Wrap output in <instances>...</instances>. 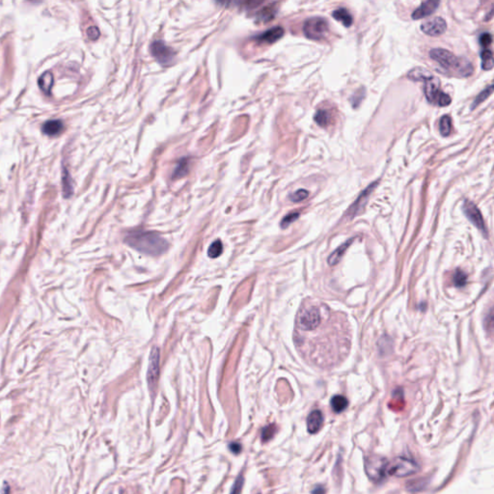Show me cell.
I'll return each mask as SVG.
<instances>
[{"instance_id": "cell-1", "label": "cell", "mask_w": 494, "mask_h": 494, "mask_svg": "<svg viewBox=\"0 0 494 494\" xmlns=\"http://www.w3.org/2000/svg\"><path fill=\"white\" fill-rule=\"evenodd\" d=\"M296 342L300 353L313 364L334 366L350 351L349 323L343 316L319 302L303 304L296 322Z\"/></svg>"}, {"instance_id": "cell-2", "label": "cell", "mask_w": 494, "mask_h": 494, "mask_svg": "<svg viewBox=\"0 0 494 494\" xmlns=\"http://www.w3.org/2000/svg\"><path fill=\"white\" fill-rule=\"evenodd\" d=\"M125 241L133 249L152 256L163 254L168 248L166 240L155 232H132L127 234Z\"/></svg>"}, {"instance_id": "cell-3", "label": "cell", "mask_w": 494, "mask_h": 494, "mask_svg": "<svg viewBox=\"0 0 494 494\" xmlns=\"http://www.w3.org/2000/svg\"><path fill=\"white\" fill-rule=\"evenodd\" d=\"M430 56L448 72L461 77H468L473 73V66L465 57L456 56L451 51L444 48H433Z\"/></svg>"}, {"instance_id": "cell-4", "label": "cell", "mask_w": 494, "mask_h": 494, "mask_svg": "<svg viewBox=\"0 0 494 494\" xmlns=\"http://www.w3.org/2000/svg\"><path fill=\"white\" fill-rule=\"evenodd\" d=\"M419 471L418 465L408 458L397 457L391 463H388L386 474L399 478L408 477Z\"/></svg>"}, {"instance_id": "cell-5", "label": "cell", "mask_w": 494, "mask_h": 494, "mask_svg": "<svg viewBox=\"0 0 494 494\" xmlns=\"http://www.w3.org/2000/svg\"><path fill=\"white\" fill-rule=\"evenodd\" d=\"M439 85L440 83H439L438 78L435 77V76L426 80L425 87H424L425 96L428 99V101L431 103L437 104L441 107L448 106L449 104H451L452 99L449 95L445 94L444 92H442L440 90Z\"/></svg>"}, {"instance_id": "cell-6", "label": "cell", "mask_w": 494, "mask_h": 494, "mask_svg": "<svg viewBox=\"0 0 494 494\" xmlns=\"http://www.w3.org/2000/svg\"><path fill=\"white\" fill-rule=\"evenodd\" d=\"M328 22L324 17L314 16L308 18L303 25L304 35L313 41L324 40L328 34Z\"/></svg>"}, {"instance_id": "cell-7", "label": "cell", "mask_w": 494, "mask_h": 494, "mask_svg": "<svg viewBox=\"0 0 494 494\" xmlns=\"http://www.w3.org/2000/svg\"><path fill=\"white\" fill-rule=\"evenodd\" d=\"M388 461L380 456H370L365 460V471L368 477L376 483L384 480Z\"/></svg>"}, {"instance_id": "cell-8", "label": "cell", "mask_w": 494, "mask_h": 494, "mask_svg": "<svg viewBox=\"0 0 494 494\" xmlns=\"http://www.w3.org/2000/svg\"><path fill=\"white\" fill-rule=\"evenodd\" d=\"M151 52L155 60L162 66H169L175 59V51L163 41H155L151 44Z\"/></svg>"}, {"instance_id": "cell-9", "label": "cell", "mask_w": 494, "mask_h": 494, "mask_svg": "<svg viewBox=\"0 0 494 494\" xmlns=\"http://www.w3.org/2000/svg\"><path fill=\"white\" fill-rule=\"evenodd\" d=\"M158 375H159V350L154 347L151 351L150 354V363L148 368V373H147V381L148 385L150 388V391L154 394L157 386V381H158Z\"/></svg>"}, {"instance_id": "cell-10", "label": "cell", "mask_w": 494, "mask_h": 494, "mask_svg": "<svg viewBox=\"0 0 494 494\" xmlns=\"http://www.w3.org/2000/svg\"><path fill=\"white\" fill-rule=\"evenodd\" d=\"M463 209L466 213V217L478 229H480L484 234H487V229H486L484 218L482 216V213L479 211V209L477 208V206L474 203H472L471 201L466 200L464 203Z\"/></svg>"}, {"instance_id": "cell-11", "label": "cell", "mask_w": 494, "mask_h": 494, "mask_svg": "<svg viewBox=\"0 0 494 494\" xmlns=\"http://www.w3.org/2000/svg\"><path fill=\"white\" fill-rule=\"evenodd\" d=\"M421 30L423 31L426 35L432 36V37H437L444 34L447 30V23L444 18L442 17H434L426 22H424L421 25Z\"/></svg>"}, {"instance_id": "cell-12", "label": "cell", "mask_w": 494, "mask_h": 494, "mask_svg": "<svg viewBox=\"0 0 494 494\" xmlns=\"http://www.w3.org/2000/svg\"><path fill=\"white\" fill-rule=\"evenodd\" d=\"M439 1H426L423 2L413 13H412V18L413 19H421L426 16H429L431 14H434L439 6Z\"/></svg>"}, {"instance_id": "cell-13", "label": "cell", "mask_w": 494, "mask_h": 494, "mask_svg": "<svg viewBox=\"0 0 494 494\" xmlns=\"http://www.w3.org/2000/svg\"><path fill=\"white\" fill-rule=\"evenodd\" d=\"M324 415L320 410H314L307 417V431L312 435L317 434L323 427Z\"/></svg>"}, {"instance_id": "cell-14", "label": "cell", "mask_w": 494, "mask_h": 494, "mask_svg": "<svg viewBox=\"0 0 494 494\" xmlns=\"http://www.w3.org/2000/svg\"><path fill=\"white\" fill-rule=\"evenodd\" d=\"M283 36H284V29L281 26H275L258 35L256 37V40L259 42L273 43L277 42L279 39H281Z\"/></svg>"}, {"instance_id": "cell-15", "label": "cell", "mask_w": 494, "mask_h": 494, "mask_svg": "<svg viewBox=\"0 0 494 494\" xmlns=\"http://www.w3.org/2000/svg\"><path fill=\"white\" fill-rule=\"evenodd\" d=\"M377 184L378 183L370 184V186H368L367 188L361 193V195L358 197V199L355 201V203L352 206L351 211H350L353 215H355L359 210H361L364 207V204L367 202L368 198L371 195V193L374 191Z\"/></svg>"}, {"instance_id": "cell-16", "label": "cell", "mask_w": 494, "mask_h": 494, "mask_svg": "<svg viewBox=\"0 0 494 494\" xmlns=\"http://www.w3.org/2000/svg\"><path fill=\"white\" fill-rule=\"evenodd\" d=\"M63 122L61 120H49L42 125V132L48 136H55L63 129Z\"/></svg>"}, {"instance_id": "cell-17", "label": "cell", "mask_w": 494, "mask_h": 494, "mask_svg": "<svg viewBox=\"0 0 494 494\" xmlns=\"http://www.w3.org/2000/svg\"><path fill=\"white\" fill-rule=\"evenodd\" d=\"M53 83H54V77L50 71L43 72L38 79V84L40 89L46 95L50 94Z\"/></svg>"}, {"instance_id": "cell-18", "label": "cell", "mask_w": 494, "mask_h": 494, "mask_svg": "<svg viewBox=\"0 0 494 494\" xmlns=\"http://www.w3.org/2000/svg\"><path fill=\"white\" fill-rule=\"evenodd\" d=\"M332 16L336 20L342 22L343 25L346 26V27L352 26V24L353 23V15L351 14V13L347 9H345V8H339V9L335 10L332 13Z\"/></svg>"}, {"instance_id": "cell-19", "label": "cell", "mask_w": 494, "mask_h": 494, "mask_svg": "<svg viewBox=\"0 0 494 494\" xmlns=\"http://www.w3.org/2000/svg\"><path fill=\"white\" fill-rule=\"evenodd\" d=\"M277 13V9L274 7V5H269L265 8H263L259 13L257 14V21L259 22H268L272 20L275 17V14Z\"/></svg>"}, {"instance_id": "cell-20", "label": "cell", "mask_w": 494, "mask_h": 494, "mask_svg": "<svg viewBox=\"0 0 494 494\" xmlns=\"http://www.w3.org/2000/svg\"><path fill=\"white\" fill-rule=\"evenodd\" d=\"M62 189H63V195L65 198L71 197L73 193V184L71 180V175L68 172V170L64 168L63 170V175H62Z\"/></svg>"}, {"instance_id": "cell-21", "label": "cell", "mask_w": 494, "mask_h": 494, "mask_svg": "<svg viewBox=\"0 0 494 494\" xmlns=\"http://www.w3.org/2000/svg\"><path fill=\"white\" fill-rule=\"evenodd\" d=\"M409 78L413 81H426L433 77V74L423 68H415L409 72Z\"/></svg>"}, {"instance_id": "cell-22", "label": "cell", "mask_w": 494, "mask_h": 494, "mask_svg": "<svg viewBox=\"0 0 494 494\" xmlns=\"http://www.w3.org/2000/svg\"><path fill=\"white\" fill-rule=\"evenodd\" d=\"M332 115L325 109H319L314 116V121L322 127H326L331 124Z\"/></svg>"}, {"instance_id": "cell-23", "label": "cell", "mask_w": 494, "mask_h": 494, "mask_svg": "<svg viewBox=\"0 0 494 494\" xmlns=\"http://www.w3.org/2000/svg\"><path fill=\"white\" fill-rule=\"evenodd\" d=\"M353 239H352V240H349V241H347V242H345L343 245H341V246H340L338 249H336V250L334 251V253H333V254L330 255V257L328 258V264H329L330 266H335V265H337V264L339 263L340 260H341V258H342V256L345 254L346 250H347V249H348V247L351 245V243L353 242Z\"/></svg>"}, {"instance_id": "cell-24", "label": "cell", "mask_w": 494, "mask_h": 494, "mask_svg": "<svg viewBox=\"0 0 494 494\" xmlns=\"http://www.w3.org/2000/svg\"><path fill=\"white\" fill-rule=\"evenodd\" d=\"M331 408L334 412L336 413H340V412H343L344 410H346L349 406V402L347 400V398H345L344 396H334L332 399H331Z\"/></svg>"}, {"instance_id": "cell-25", "label": "cell", "mask_w": 494, "mask_h": 494, "mask_svg": "<svg viewBox=\"0 0 494 494\" xmlns=\"http://www.w3.org/2000/svg\"><path fill=\"white\" fill-rule=\"evenodd\" d=\"M481 59H482V68L485 71H491L493 70L494 66V54L493 51L490 49L483 50L481 52Z\"/></svg>"}, {"instance_id": "cell-26", "label": "cell", "mask_w": 494, "mask_h": 494, "mask_svg": "<svg viewBox=\"0 0 494 494\" xmlns=\"http://www.w3.org/2000/svg\"><path fill=\"white\" fill-rule=\"evenodd\" d=\"M187 172H188V161L187 158L184 157L178 162L177 166L174 169L172 177L173 179H181L187 174Z\"/></svg>"}, {"instance_id": "cell-27", "label": "cell", "mask_w": 494, "mask_h": 494, "mask_svg": "<svg viewBox=\"0 0 494 494\" xmlns=\"http://www.w3.org/2000/svg\"><path fill=\"white\" fill-rule=\"evenodd\" d=\"M451 128H452L451 117L448 115L442 116V118L440 119V123H439V129H440L441 135L442 136H448L451 132Z\"/></svg>"}, {"instance_id": "cell-28", "label": "cell", "mask_w": 494, "mask_h": 494, "mask_svg": "<svg viewBox=\"0 0 494 494\" xmlns=\"http://www.w3.org/2000/svg\"><path fill=\"white\" fill-rule=\"evenodd\" d=\"M494 92V85H491L489 86L487 89H485L484 91H482L480 94L476 97V99H474L472 105H471V109H475L478 105H480L482 102H484L486 99H488Z\"/></svg>"}, {"instance_id": "cell-29", "label": "cell", "mask_w": 494, "mask_h": 494, "mask_svg": "<svg viewBox=\"0 0 494 494\" xmlns=\"http://www.w3.org/2000/svg\"><path fill=\"white\" fill-rule=\"evenodd\" d=\"M222 250H223L222 242L220 240H215V241L212 242L211 246L209 247L208 255H209V257H211L212 259H215L218 256H220V254L222 253Z\"/></svg>"}, {"instance_id": "cell-30", "label": "cell", "mask_w": 494, "mask_h": 494, "mask_svg": "<svg viewBox=\"0 0 494 494\" xmlns=\"http://www.w3.org/2000/svg\"><path fill=\"white\" fill-rule=\"evenodd\" d=\"M453 282L455 284V286H457L459 288L466 286V282H467V276H466V273L460 269L456 270V272L453 276Z\"/></svg>"}, {"instance_id": "cell-31", "label": "cell", "mask_w": 494, "mask_h": 494, "mask_svg": "<svg viewBox=\"0 0 494 494\" xmlns=\"http://www.w3.org/2000/svg\"><path fill=\"white\" fill-rule=\"evenodd\" d=\"M276 431H277V428H276V426L274 424H271V425H269L268 427L264 428V430L262 431V437H261L262 440L264 442L269 441L271 438L274 437Z\"/></svg>"}, {"instance_id": "cell-32", "label": "cell", "mask_w": 494, "mask_h": 494, "mask_svg": "<svg viewBox=\"0 0 494 494\" xmlns=\"http://www.w3.org/2000/svg\"><path fill=\"white\" fill-rule=\"evenodd\" d=\"M308 196H309V192L306 189H298L296 192L290 195V199L295 203H298L305 200Z\"/></svg>"}, {"instance_id": "cell-33", "label": "cell", "mask_w": 494, "mask_h": 494, "mask_svg": "<svg viewBox=\"0 0 494 494\" xmlns=\"http://www.w3.org/2000/svg\"><path fill=\"white\" fill-rule=\"evenodd\" d=\"M243 483H244V478H243V476L241 474H240L239 477L237 478V480L235 481L234 486H233V488L231 490L230 494H241Z\"/></svg>"}, {"instance_id": "cell-34", "label": "cell", "mask_w": 494, "mask_h": 494, "mask_svg": "<svg viewBox=\"0 0 494 494\" xmlns=\"http://www.w3.org/2000/svg\"><path fill=\"white\" fill-rule=\"evenodd\" d=\"M298 217H299V213L298 212H292V213L286 215L283 218L282 221H281V227L282 228H287L290 224H292L293 222H295Z\"/></svg>"}, {"instance_id": "cell-35", "label": "cell", "mask_w": 494, "mask_h": 494, "mask_svg": "<svg viewBox=\"0 0 494 494\" xmlns=\"http://www.w3.org/2000/svg\"><path fill=\"white\" fill-rule=\"evenodd\" d=\"M364 96H365V90L363 88L360 89L358 92H356L353 95V97L351 98V102H352L353 107H357L361 103Z\"/></svg>"}, {"instance_id": "cell-36", "label": "cell", "mask_w": 494, "mask_h": 494, "mask_svg": "<svg viewBox=\"0 0 494 494\" xmlns=\"http://www.w3.org/2000/svg\"><path fill=\"white\" fill-rule=\"evenodd\" d=\"M99 35H100V33H99V28L96 26H91V27L87 29V36L92 41L99 39Z\"/></svg>"}, {"instance_id": "cell-37", "label": "cell", "mask_w": 494, "mask_h": 494, "mask_svg": "<svg viewBox=\"0 0 494 494\" xmlns=\"http://www.w3.org/2000/svg\"><path fill=\"white\" fill-rule=\"evenodd\" d=\"M493 42V36L490 33H484L480 36V43L482 46L487 47Z\"/></svg>"}, {"instance_id": "cell-38", "label": "cell", "mask_w": 494, "mask_h": 494, "mask_svg": "<svg viewBox=\"0 0 494 494\" xmlns=\"http://www.w3.org/2000/svg\"><path fill=\"white\" fill-rule=\"evenodd\" d=\"M229 448L234 454H239L241 452V445L238 442H233L229 445Z\"/></svg>"}, {"instance_id": "cell-39", "label": "cell", "mask_w": 494, "mask_h": 494, "mask_svg": "<svg viewBox=\"0 0 494 494\" xmlns=\"http://www.w3.org/2000/svg\"><path fill=\"white\" fill-rule=\"evenodd\" d=\"M325 490L322 487V486H318L316 487L313 492H312V494H325Z\"/></svg>"}, {"instance_id": "cell-40", "label": "cell", "mask_w": 494, "mask_h": 494, "mask_svg": "<svg viewBox=\"0 0 494 494\" xmlns=\"http://www.w3.org/2000/svg\"><path fill=\"white\" fill-rule=\"evenodd\" d=\"M2 494H10V487H9V485L5 484L4 489L2 491Z\"/></svg>"}]
</instances>
